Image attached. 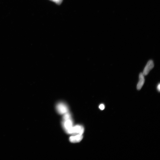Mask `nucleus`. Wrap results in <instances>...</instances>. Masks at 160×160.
Here are the masks:
<instances>
[{"label": "nucleus", "mask_w": 160, "mask_h": 160, "mask_svg": "<svg viewBox=\"0 0 160 160\" xmlns=\"http://www.w3.org/2000/svg\"><path fill=\"white\" fill-rule=\"evenodd\" d=\"M66 131L67 133L72 134L73 135L77 134L82 135L84 131V128L82 126L78 125L75 126H73Z\"/></svg>", "instance_id": "nucleus-1"}, {"label": "nucleus", "mask_w": 160, "mask_h": 160, "mask_svg": "<svg viewBox=\"0 0 160 160\" xmlns=\"http://www.w3.org/2000/svg\"><path fill=\"white\" fill-rule=\"evenodd\" d=\"M56 109L58 113L61 115H64L68 112V106L63 102L58 104L56 106Z\"/></svg>", "instance_id": "nucleus-2"}, {"label": "nucleus", "mask_w": 160, "mask_h": 160, "mask_svg": "<svg viewBox=\"0 0 160 160\" xmlns=\"http://www.w3.org/2000/svg\"><path fill=\"white\" fill-rule=\"evenodd\" d=\"M154 66V62L152 60H150L147 62L143 71V74L144 75H148L150 71L153 68Z\"/></svg>", "instance_id": "nucleus-3"}, {"label": "nucleus", "mask_w": 160, "mask_h": 160, "mask_svg": "<svg viewBox=\"0 0 160 160\" xmlns=\"http://www.w3.org/2000/svg\"><path fill=\"white\" fill-rule=\"evenodd\" d=\"M83 138V136L82 135L77 134L70 136L69 140L71 143H76L80 142L82 140Z\"/></svg>", "instance_id": "nucleus-4"}, {"label": "nucleus", "mask_w": 160, "mask_h": 160, "mask_svg": "<svg viewBox=\"0 0 160 160\" xmlns=\"http://www.w3.org/2000/svg\"><path fill=\"white\" fill-rule=\"evenodd\" d=\"M64 120V121L63 122V127L66 131L73 126V122L71 118Z\"/></svg>", "instance_id": "nucleus-5"}, {"label": "nucleus", "mask_w": 160, "mask_h": 160, "mask_svg": "<svg viewBox=\"0 0 160 160\" xmlns=\"http://www.w3.org/2000/svg\"><path fill=\"white\" fill-rule=\"evenodd\" d=\"M144 76L142 73H141L139 75V80L137 86V89L138 90H140L144 84L145 82Z\"/></svg>", "instance_id": "nucleus-6"}, {"label": "nucleus", "mask_w": 160, "mask_h": 160, "mask_svg": "<svg viewBox=\"0 0 160 160\" xmlns=\"http://www.w3.org/2000/svg\"><path fill=\"white\" fill-rule=\"evenodd\" d=\"M71 118V115L70 113L68 112L65 113L63 117V119L64 120H65L70 119Z\"/></svg>", "instance_id": "nucleus-7"}, {"label": "nucleus", "mask_w": 160, "mask_h": 160, "mask_svg": "<svg viewBox=\"0 0 160 160\" xmlns=\"http://www.w3.org/2000/svg\"><path fill=\"white\" fill-rule=\"evenodd\" d=\"M50 1L54 2L56 4L59 5L62 3L63 0H50Z\"/></svg>", "instance_id": "nucleus-8"}, {"label": "nucleus", "mask_w": 160, "mask_h": 160, "mask_svg": "<svg viewBox=\"0 0 160 160\" xmlns=\"http://www.w3.org/2000/svg\"><path fill=\"white\" fill-rule=\"evenodd\" d=\"M99 108L101 110H103L105 109V106H104V104H101L99 106Z\"/></svg>", "instance_id": "nucleus-9"}, {"label": "nucleus", "mask_w": 160, "mask_h": 160, "mask_svg": "<svg viewBox=\"0 0 160 160\" xmlns=\"http://www.w3.org/2000/svg\"><path fill=\"white\" fill-rule=\"evenodd\" d=\"M157 89L159 92H160V84H159L158 85H157Z\"/></svg>", "instance_id": "nucleus-10"}]
</instances>
